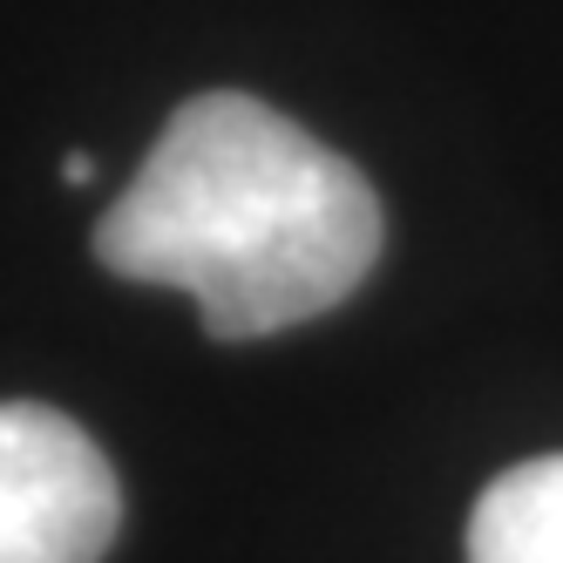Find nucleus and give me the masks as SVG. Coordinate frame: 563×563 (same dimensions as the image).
Returning <instances> with one entry per match:
<instances>
[{"label":"nucleus","instance_id":"nucleus-4","mask_svg":"<svg viewBox=\"0 0 563 563\" xmlns=\"http://www.w3.org/2000/svg\"><path fill=\"white\" fill-rule=\"evenodd\" d=\"M62 177H68V184H89V177H96V156H89V150H68Z\"/></svg>","mask_w":563,"mask_h":563},{"label":"nucleus","instance_id":"nucleus-3","mask_svg":"<svg viewBox=\"0 0 563 563\" xmlns=\"http://www.w3.org/2000/svg\"><path fill=\"white\" fill-rule=\"evenodd\" d=\"M468 563H563V455L516 462L482 489Z\"/></svg>","mask_w":563,"mask_h":563},{"label":"nucleus","instance_id":"nucleus-1","mask_svg":"<svg viewBox=\"0 0 563 563\" xmlns=\"http://www.w3.org/2000/svg\"><path fill=\"white\" fill-rule=\"evenodd\" d=\"M380 197L258 96H190L96 224V258L190 292L211 340H265L353 299L380 258Z\"/></svg>","mask_w":563,"mask_h":563},{"label":"nucleus","instance_id":"nucleus-2","mask_svg":"<svg viewBox=\"0 0 563 563\" xmlns=\"http://www.w3.org/2000/svg\"><path fill=\"white\" fill-rule=\"evenodd\" d=\"M123 489L96 441L42 400H0V563H102Z\"/></svg>","mask_w":563,"mask_h":563}]
</instances>
